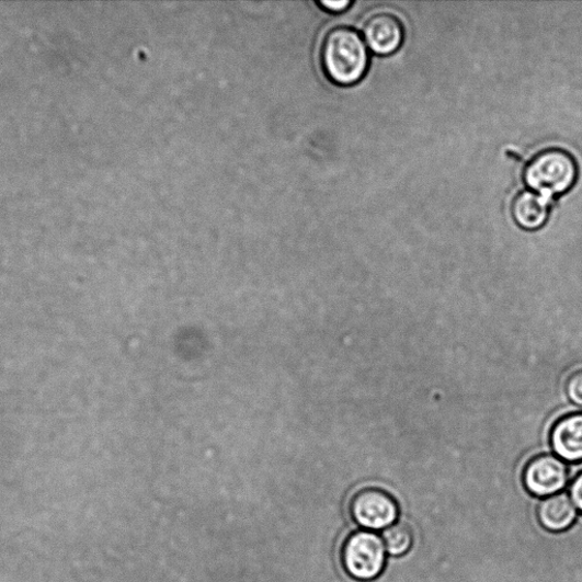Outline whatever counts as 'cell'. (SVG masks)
<instances>
[{"mask_svg":"<svg viewBox=\"0 0 582 582\" xmlns=\"http://www.w3.org/2000/svg\"><path fill=\"white\" fill-rule=\"evenodd\" d=\"M569 479L568 465L554 454H539L532 457L521 476L527 492L537 499L562 493L569 484Z\"/></svg>","mask_w":582,"mask_h":582,"instance_id":"5","label":"cell"},{"mask_svg":"<svg viewBox=\"0 0 582 582\" xmlns=\"http://www.w3.org/2000/svg\"><path fill=\"white\" fill-rule=\"evenodd\" d=\"M549 443L566 464H582V412L559 418L550 427Z\"/></svg>","mask_w":582,"mask_h":582,"instance_id":"7","label":"cell"},{"mask_svg":"<svg viewBox=\"0 0 582 582\" xmlns=\"http://www.w3.org/2000/svg\"><path fill=\"white\" fill-rule=\"evenodd\" d=\"M363 37L367 48L379 56H389L401 48L406 28L400 19L387 12L372 15L363 24Z\"/></svg>","mask_w":582,"mask_h":582,"instance_id":"6","label":"cell"},{"mask_svg":"<svg viewBox=\"0 0 582 582\" xmlns=\"http://www.w3.org/2000/svg\"><path fill=\"white\" fill-rule=\"evenodd\" d=\"M354 523L363 530L384 532L400 518L396 499L380 487H365L356 492L349 505Z\"/></svg>","mask_w":582,"mask_h":582,"instance_id":"4","label":"cell"},{"mask_svg":"<svg viewBox=\"0 0 582 582\" xmlns=\"http://www.w3.org/2000/svg\"><path fill=\"white\" fill-rule=\"evenodd\" d=\"M564 390L568 400L573 406L582 408V367L568 377Z\"/></svg>","mask_w":582,"mask_h":582,"instance_id":"11","label":"cell"},{"mask_svg":"<svg viewBox=\"0 0 582 582\" xmlns=\"http://www.w3.org/2000/svg\"><path fill=\"white\" fill-rule=\"evenodd\" d=\"M550 202L551 199L532 191L520 192L511 204L512 218L521 229L539 230L549 218Z\"/></svg>","mask_w":582,"mask_h":582,"instance_id":"8","label":"cell"},{"mask_svg":"<svg viewBox=\"0 0 582 582\" xmlns=\"http://www.w3.org/2000/svg\"><path fill=\"white\" fill-rule=\"evenodd\" d=\"M578 511L568 493L541 499L537 507L540 526L554 534L569 530L575 523Z\"/></svg>","mask_w":582,"mask_h":582,"instance_id":"9","label":"cell"},{"mask_svg":"<svg viewBox=\"0 0 582 582\" xmlns=\"http://www.w3.org/2000/svg\"><path fill=\"white\" fill-rule=\"evenodd\" d=\"M319 4L328 11L339 13L350 8L352 5V2H349V0H341V2H326L324 0V2H321Z\"/></svg>","mask_w":582,"mask_h":582,"instance_id":"13","label":"cell"},{"mask_svg":"<svg viewBox=\"0 0 582 582\" xmlns=\"http://www.w3.org/2000/svg\"><path fill=\"white\" fill-rule=\"evenodd\" d=\"M321 66L332 82L343 87L356 84L369 70V49L356 30L335 26L322 42Z\"/></svg>","mask_w":582,"mask_h":582,"instance_id":"1","label":"cell"},{"mask_svg":"<svg viewBox=\"0 0 582 582\" xmlns=\"http://www.w3.org/2000/svg\"><path fill=\"white\" fill-rule=\"evenodd\" d=\"M387 551L381 536L375 532L355 530L341 547V563L346 574L358 582L378 579L387 566Z\"/></svg>","mask_w":582,"mask_h":582,"instance_id":"3","label":"cell"},{"mask_svg":"<svg viewBox=\"0 0 582 582\" xmlns=\"http://www.w3.org/2000/svg\"><path fill=\"white\" fill-rule=\"evenodd\" d=\"M389 558H403L414 546V533L410 526L397 521L395 525L381 533Z\"/></svg>","mask_w":582,"mask_h":582,"instance_id":"10","label":"cell"},{"mask_svg":"<svg viewBox=\"0 0 582 582\" xmlns=\"http://www.w3.org/2000/svg\"><path fill=\"white\" fill-rule=\"evenodd\" d=\"M569 495L582 514V470H580L569 484Z\"/></svg>","mask_w":582,"mask_h":582,"instance_id":"12","label":"cell"},{"mask_svg":"<svg viewBox=\"0 0 582 582\" xmlns=\"http://www.w3.org/2000/svg\"><path fill=\"white\" fill-rule=\"evenodd\" d=\"M578 172L577 161L569 151L551 147L538 151L526 164L524 181L529 191L554 199L574 186Z\"/></svg>","mask_w":582,"mask_h":582,"instance_id":"2","label":"cell"}]
</instances>
